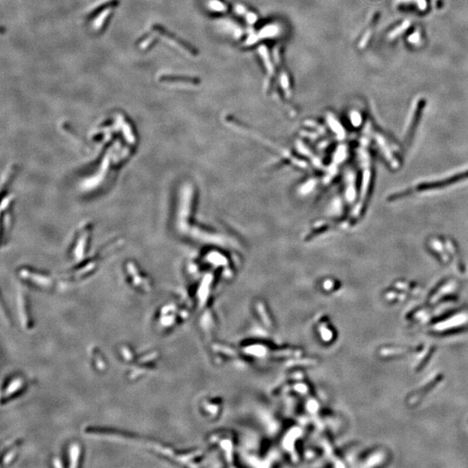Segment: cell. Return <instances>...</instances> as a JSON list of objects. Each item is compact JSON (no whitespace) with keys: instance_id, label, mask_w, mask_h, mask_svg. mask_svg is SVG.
Listing matches in <instances>:
<instances>
[{"instance_id":"1","label":"cell","mask_w":468,"mask_h":468,"mask_svg":"<svg viewBox=\"0 0 468 468\" xmlns=\"http://www.w3.org/2000/svg\"><path fill=\"white\" fill-rule=\"evenodd\" d=\"M152 29H153L155 32H158L162 36H165L167 39H168V41H170L172 44H175L176 46L180 48L182 51L187 52V53H188L191 56H198V52L196 48L192 46L190 44H188L186 41H184V40L181 39V38H180L179 36H176L174 33L169 32L167 29L164 28L162 25H161V24H155L152 26Z\"/></svg>"},{"instance_id":"2","label":"cell","mask_w":468,"mask_h":468,"mask_svg":"<svg viewBox=\"0 0 468 468\" xmlns=\"http://www.w3.org/2000/svg\"><path fill=\"white\" fill-rule=\"evenodd\" d=\"M258 52H259V55L261 56V58L263 60V63L265 64L266 66V71H267V74H268V77H267V80L266 82V90H269L272 87V84H273L274 80V65L270 60V53H269V51L268 49L266 47V46H261L259 48L258 50Z\"/></svg>"},{"instance_id":"3","label":"cell","mask_w":468,"mask_h":468,"mask_svg":"<svg viewBox=\"0 0 468 468\" xmlns=\"http://www.w3.org/2000/svg\"><path fill=\"white\" fill-rule=\"evenodd\" d=\"M468 177V172L461 173L460 175H454V176H452L451 178L445 179L443 180H439V181H434V182L431 183H425V184H422V185H420L415 188H414V191L415 192L416 190H428V189H432V188H436V187H445V186L450 185L451 183L460 181L461 180H464Z\"/></svg>"},{"instance_id":"4","label":"cell","mask_w":468,"mask_h":468,"mask_svg":"<svg viewBox=\"0 0 468 468\" xmlns=\"http://www.w3.org/2000/svg\"><path fill=\"white\" fill-rule=\"evenodd\" d=\"M160 81L162 83H169V84H183L189 85H199L200 79L194 76H187V75H164L160 77Z\"/></svg>"},{"instance_id":"5","label":"cell","mask_w":468,"mask_h":468,"mask_svg":"<svg viewBox=\"0 0 468 468\" xmlns=\"http://www.w3.org/2000/svg\"><path fill=\"white\" fill-rule=\"evenodd\" d=\"M277 65H278L279 72H280L279 73L280 84H281L282 88L284 89V90L286 92V95L290 96V94H291V81H290V75L285 68L284 62H281Z\"/></svg>"},{"instance_id":"6","label":"cell","mask_w":468,"mask_h":468,"mask_svg":"<svg viewBox=\"0 0 468 468\" xmlns=\"http://www.w3.org/2000/svg\"><path fill=\"white\" fill-rule=\"evenodd\" d=\"M118 4H119V0H108L107 2H104L101 5H98L95 9H93L92 12L88 15V18L89 19L93 18L100 13L103 12V11H106L108 9L115 8Z\"/></svg>"}]
</instances>
